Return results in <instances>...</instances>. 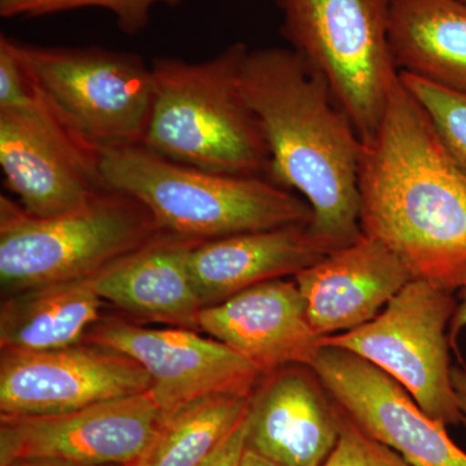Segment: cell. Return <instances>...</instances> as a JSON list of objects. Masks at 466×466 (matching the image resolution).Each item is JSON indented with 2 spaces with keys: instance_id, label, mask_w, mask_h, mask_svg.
<instances>
[{
  "instance_id": "1",
  "label": "cell",
  "mask_w": 466,
  "mask_h": 466,
  "mask_svg": "<svg viewBox=\"0 0 466 466\" xmlns=\"http://www.w3.org/2000/svg\"><path fill=\"white\" fill-rule=\"evenodd\" d=\"M363 144L361 231L390 248L413 279L455 293L466 276V174L400 79Z\"/></svg>"
},
{
  "instance_id": "30",
  "label": "cell",
  "mask_w": 466,
  "mask_h": 466,
  "mask_svg": "<svg viewBox=\"0 0 466 466\" xmlns=\"http://www.w3.org/2000/svg\"><path fill=\"white\" fill-rule=\"evenodd\" d=\"M460 2L465 3L466 5V0H460Z\"/></svg>"
},
{
  "instance_id": "27",
  "label": "cell",
  "mask_w": 466,
  "mask_h": 466,
  "mask_svg": "<svg viewBox=\"0 0 466 466\" xmlns=\"http://www.w3.org/2000/svg\"><path fill=\"white\" fill-rule=\"evenodd\" d=\"M452 383L453 389H455L456 398H458L461 424L464 425L466 429V368H452Z\"/></svg>"
},
{
  "instance_id": "5",
  "label": "cell",
  "mask_w": 466,
  "mask_h": 466,
  "mask_svg": "<svg viewBox=\"0 0 466 466\" xmlns=\"http://www.w3.org/2000/svg\"><path fill=\"white\" fill-rule=\"evenodd\" d=\"M161 231L148 208L109 188L85 207L46 218L32 216L18 202L2 195L3 297L96 274Z\"/></svg>"
},
{
  "instance_id": "6",
  "label": "cell",
  "mask_w": 466,
  "mask_h": 466,
  "mask_svg": "<svg viewBox=\"0 0 466 466\" xmlns=\"http://www.w3.org/2000/svg\"><path fill=\"white\" fill-rule=\"evenodd\" d=\"M11 43L35 90L92 152L143 146L155 82L140 55L99 46Z\"/></svg>"
},
{
  "instance_id": "7",
  "label": "cell",
  "mask_w": 466,
  "mask_h": 466,
  "mask_svg": "<svg viewBox=\"0 0 466 466\" xmlns=\"http://www.w3.org/2000/svg\"><path fill=\"white\" fill-rule=\"evenodd\" d=\"M289 48L324 76L361 142L372 139L400 79L390 0H274Z\"/></svg>"
},
{
  "instance_id": "17",
  "label": "cell",
  "mask_w": 466,
  "mask_h": 466,
  "mask_svg": "<svg viewBox=\"0 0 466 466\" xmlns=\"http://www.w3.org/2000/svg\"><path fill=\"white\" fill-rule=\"evenodd\" d=\"M198 242L161 231L91 275L92 284L101 299L131 317L200 330L204 305L189 271V254Z\"/></svg>"
},
{
  "instance_id": "8",
  "label": "cell",
  "mask_w": 466,
  "mask_h": 466,
  "mask_svg": "<svg viewBox=\"0 0 466 466\" xmlns=\"http://www.w3.org/2000/svg\"><path fill=\"white\" fill-rule=\"evenodd\" d=\"M453 291L412 279L363 327L323 337L321 345L354 352L400 382L431 419L461 424L450 358Z\"/></svg>"
},
{
  "instance_id": "22",
  "label": "cell",
  "mask_w": 466,
  "mask_h": 466,
  "mask_svg": "<svg viewBox=\"0 0 466 466\" xmlns=\"http://www.w3.org/2000/svg\"><path fill=\"white\" fill-rule=\"evenodd\" d=\"M184 0H0L3 18H34L96 8L109 12L126 35H137L147 29L153 9L158 5L177 7Z\"/></svg>"
},
{
  "instance_id": "14",
  "label": "cell",
  "mask_w": 466,
  "mask_h": 466,
  "mask_svg": "<svg viewBox=\"0 0 466 466\" xmlns=\"http://www.w3.org/2000/svg\"><path fill=\"white\" fill-rule=\"evenodd\" d=\"M198 323L201 332L225 343L262 377L291 366L309 368L323 348L294 279L254 285L208 306Z\"/></svg>"
},
{
  "instance_id": "29",
  "label": "cell",
  "mask_w": 466,
  "mask_h": 466,
  "mask_svg": "<svg viewBox=\"0 0 466 466\" xmlns=\"http://www.w3.org/2000/svg\"><path fill=\"white\" fill-rule=\"evenodd\" d=\"M238 466H278L274 464V462L269 461L263 458V456L258 455V453L254 452V451H250L245 449L244 453H242L240 462H238Z\"/></svg>"
},
{
  "instance_id": "19",
  "label": "cell",
  "mask_w": 466,
  "mask_h": 466,
  "mask_svg": "<svg viewBox=\"0 0 466 466\" xmlns=\"http://www.w3.org/2000/svg\"><path fill=\"white\" fill-rule=\"evenodd\" d=\"M389 34L400 73L466 95V5L390 0Z\"/></svg>"
},
{
  "instance_id": "15",
  "label": "cell",
  "mask_w": 466,
  "mask_h": 466,
  "mask_svg": "<svg viewBox=\"0 0 466 466\" xmlns=\"http://www.w3.org/2000/svg\"><path fill=\"white\" fill-rule=\"evenodd\" d=\"M293 279L309 324L329 337L372 321L413 278L390 248L363 233Z\"/></svg>"
},
{
  "instance_id": "20",
  "label": "cell",
  "mask_w": 466,
  "mask_h": 466,
  "mask_svg": "<svg viewBox=\"0 0 466 466\" xmlns=\"http://www.w3.org/2000/svg\"><path fill=\"white\" fill-rule=\"evenodd\" d=\"M103 306L91 276L3 297L0 348L48 351L78 345L100 320Z\"/></svg>"
},
{
  "instance_id": "3",
  "label": "cell",
  "mask_w": 466,
  "mask_h": 466,
  "mask_svg": "<svg viewBox=\"0 0 466 466\" xmlns=\"http://www.w3.org/2000/svg\"><path fill=\"white\" fill-rule=\"evenodd\" d=\"M248 51L236 42L208 60H153L155 101L143 147L211 173L268 177V147L240 86Z\"/></svg>"
},
{
  "instance_id": "24",
  "label": "cell",
  "mask_w": 466,
  "mask_h": 466,
  "mask_svg": "<svg viewBox=\"0 0 466 466\" xmlns=\"http://www.w3.org/2000/svg\"><path fill=\"white\" fill-rule=\"evenodd\" d=\"M339 440L321 466H412L364 433L339 408Z\"/></svg>"
},
{
  "instance_id": "26",
  "label": "cell",
  "mask_w": 466,
  "mask_h": 466,
  "mask_svg": "<svg viewBox=\"0 0 466 466\" xmlns=\"http://www.w3.org/2000/svg\"><path fill=\"white\" fill-rule=\"evenodd\" d=\"M458 291V306H456L455 314L451 320L449 330L451 346H455L460 332L466 328V276Z\"/></svg>"
},
{
  "instance_id": "11",
  "label": "cell",
  "mask_w": 466,
  "mask_h": 466,
  "mask_svg": "<svg viewBox=\"0 0 466 466\" xmlns=\"http://www.w3.org/2000/svg\"><path fill=\"white\" fill-rule=\"evenodd\" d=\"M86 342L127 355L152 380L150 395L162 417L216 394H253L262 376L225 343L183 328H147L101 318Z\"/></svg>"
},
{
  "instance_id": "13",
  "label": "cell",
  "mask_w": 466,
  "mask_h": 466,
  "mask_svg": "<svg viewBox=\"0 0 466 466\" xmlns=\"http://www.w3.org/2000/svg\"><path fill=\"white\" fill-rule=\"evenodd\" d=\"M134 359L91 342L48 351L2 350V415H54L148 392Z\"/></svg>"
},
{
  "instance_id": "9",
  "label": "cell",
  "mask_w": 466,
  "mask_h": 466,
  "mask_svg": "<svg viewBox=\"0 0 466 466\" xmlns=\"http://www.w3.org/2000/svg\"><path fill=\"white\" fill-rule=\"evenodd\" d=\"M32 87L26 106L0 110V167L5 186L27 213L60 216L85 207L106 189L100 156L87 148Z\"/></svg>"
},
{
  "instance_id": "23",
  "label": "cell",
  "mask_w": 466,
  "mask_h": 466,
  "mask_svg": "<svg viewBox=\"0 0 466 466\" xmlns=\"http://www.w3.org/2000/svg\"><path fill=\"white\" fill-rule=\"evenodd\" d=\"M400 81L424 109L453 161L466 174V95L400 73Z\"/></svg>"
},
{
  "instance_id": "28",
  "label": "cell",
  "mask_w": 466,
  "mask_h": 466,
  "mask_svg": "<svg viewBox=\"0 0 466 466\" xmlns=\"http://www.w3.org/2000/svg\"><path fill=\"white\" fill-rule=\"evenodd\" d=\"M8 466H119V465H86L78 462L64 461V460L55 459H29L18 460Z\"/></svg>"
},
{
  "instance_id": "21",
  "label": "cell",
  "mask_w": 466,
  "mask_h": 466,
  "mask_svg": "<svg viewBox=\"0 0 466 466\" xmlns=\"http://www.w3.org/2000/svg\"><path fill=\"white\" fill-rule=\"evenodd\" d=\"M253 394L208 395L162 417L157 435L137 466L200 465L240 424Z\"/></svg>"
},
{
  "instance_id": "12",
  "label": "cell",
  "mask_w": 466,
  "mask_h": 466,
  "mask_svg": "<svg viewBox=\"0 0 466 466\" xmlns=\"http://www.w3.org/2000/svg\"><path fill=\"white\" fill-rule=\"evenodd\" d=\"M312 370L337 407L359 429L412 466H466L446 425L431 419L390 376L366 359L323 346Z\"/></svg>"
},
{
  "instance_id": "4",
  "label": "cell",
  "mask_w": 466,
  "mask_h": 466,
  "mask_svg": "<svg viewBox=\"0 0 466 466\" xmlns=\"http://www.w3.org/2000/svg\"><path fill=\"white\" fill-rule=\"evenodd\" d=\"M106 188L139 201L162 231L208 241L311 223L308 202L265 177L211 173L146 147L101 153Z\"/></svg>"
},
{
  "instance_id": "16",
  "label": "cell",
  "mask_w": 466,
  "mask_h": 466,
  "mask_svg": "<svg viewBox=\"0 0 466 466\" xmlns=\"http://www.w3.org/2000/svg\"><path fill=\"white\" fill-rule=\"evenodd\" d=\"M339 434V408L311 368L262 377L248 410V450L278 466H321Z\"/></svg>"
},
{
  "instance_id": "2",
  "label": "cell",
  "mask_w": 466,
  "mask_h": 466,
  "mask_svg": "<svg viewBox=\"0 0 466 466\" xmlns=\"http://www.w3.org/2000/svg\"><path fill=\"white\" fill-rule=\"evenodd\" d=\"M240 86L265 135L269 179L308 202L328 250L357 241L364 144L324 76L289 47L249 48Z\"/></svg>"
},
{
  "instance_id": "18",
  "label": "cell",
  "mask_w": 466,
  "mask_h": 466,
  "mask_svg": "<svg viewBox=\"0 0 466 466\" xmlns=\"http://www.w3.org/2000/svg\"><path fill=\"white\" fill-rule=\"evenodd\" d=\"M329 253L303 223L198 242L189 254V271L208 308L254 285L293 278Z\"/></svg>"
},
{
  "instance_id": "25",
  "label": "cell",
  "mask_w": 466,
  "mask_h": 466,
  "mask_svg": "<svg viewBox=\"0 0 466 466\" xmlns=\"http://www.w3.org/2000/svg\"><path fill=\"white\" fill-rule=\"evenodd\" d=\"M248 412L238 428L198 466H238L247 449Z\"/></svg>"
},
{
  "instance_id": "10",
  "label": "cell",
  "mask_w": 466,
  "mask_h": 466,
  "mask_svg": "<svg viewBox=\"0 0 466 466\" xmlns=\"http://www.w3.org/2000/svg\"><path fill=\"white\" fill-rule=\"evenodd\" d=\"M161 422L149 391L54 415H0V466L29 459L137 466Z\"/></svg>"
}]
</instances>
